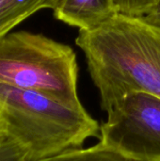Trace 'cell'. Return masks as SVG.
<instances>
[{"mask_svg":"<svg viewBox=\"0 0 160 161\" xmlns=\"http://www.w3.org/2000/svg\"><path fill=\"white\" fill-rule=\"evenodd\" d=\"M75 43L104 111L131 92L160 98V27L143 17L117 13L94 29L79 30Z\"/></svg>","mask_w":160,"mask_h":161,"instance_id":"1","label":"cell"},{"mask_svg":"<svg viewBox=\"0 0 160 161\" xmlns=\"http://www.w3.org/2000/svg\"><path fill=\"white\" fill-rule=\"evenodd\" d=\"M0 110L7 136L20 143L29 160L80 148L100 136V125L85 109L60 103L42 93L0 83Z\"/></svg>","mask_w":160,"mask_h":161,"instance_id":"2","label":"cell"},{"mask_svg":"<svg viewBox=\"0 0 160 161\" xmlns=\"http://www.w3.org/2000/svg\"><path fill=\"white\" fill-rule=\"evenodd\" d=\"M72 47L40 33L15 31L0 39V83L34 91L82 108Z\"/></svg>","mask_w":160,"mask_h":161,"instance_id":"3","label":"cell"},{"mask_svg":"<svg viewBox=\"0 0 160 161\" xmlns=\"http://www.w3.org/2000/svg\"><path fill=\"white\" fill-rule=\"evenodd\" d=\"M100 143L134 161H160V98L131 92L108 111Z\"/></svg>","mask_w":160,"mask_h":161,"instance_id":"4","label":"cell"},{"mask_svg":"<svg viewBox=\"0 0 160 161\" xmlns=\"http://www.w3.org/2000/svg\"><path fill=\"white\" fill-rule=\"evenodd\" d=\"M53 11L58 20L79 30L94 29L118 13L113 0H60Z\"/></svg>","mask_w":160,"mask_h":161,"instance_id":"5","label":"cell"},{"mask_svg":"<svg viewBox=\"0 0 160 161\" xmlns=\"http://www.w3.org/2000/svg\"><path fill=\"white\" fill-rule=\"evenodd\" d=\"M60 0H0V39L41 9H54Z\"/></svg>","mask_w":160,"mask_h":161,"instance_id":"6","label":"cell"},{"mask_svg":"<svg viewBox=\"0 0 160 161\" xmlns=\"http://www.w3.org/2000/svg\"><path fill=\"white\" fill-rule=\"evenodd\" d=\"M37 161H134L112 151L100 142L87 147L75 148Z\"/></svg>","mask_w":160,"mask_h":161,"instance_id":"7","label":"cell"},{"mask_svg":"<svg viewBox=\"0 0 160 161\" xmlns=\"http://www.w3.org/2000/svg\"><path fill=\"white\" fill-rule=\"evenodd\" d=\"M0 161H30L26 150L16 141L0 138Z\"/></svg>","mask_w":160,"mask_h":161,"instance_id":"8","label":"cell"},{"mask_svg":"<svg viewBox=\"0 0 160 161\" xmlns=\"http://www.w3.org/2000/svg\"><path fill=\"white\" fill-rule=\"evenodd\" d=\"M157 0H113L118 13L129 16H144Z\"/></svg>","mask_w":160,"mask_h":161,"instance_id":"9","label":"cell"},{"mask_svg":"<svg viewBox=\"0 0 160 161\" xmlns=\"http://www.w3.org/2000/svg\"><path fill=\"white\" fill-rule=\"evenodd\" d=\"M142 17L149 24L160 27V0H157L149 11Z\"/></svg>","mask_w":160,"mask_h":161,"instance_id":"10","label":"cell"},{"mask_svg":"<svg viewBox=\"0 0 160 161\" xmlns=\"http://www.w3.org/2000/svg\"><path fill=\"white\" fill-rule=\"evenodd\" d=\"M7 136V127H6V123L3 117V114L0 110V138L6 137Z\"/></svg>","mask_w":160,"mask_h":161,"instance_id":"11","label":"cell"}]
</instances>
